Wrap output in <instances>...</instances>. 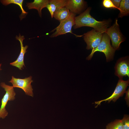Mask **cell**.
<instances>
[{"mask_svg": "<svg viewBox=\"0 0 129 129\" xmlns=\"http://www.w3.org/2000/svg\"><path fill=\"white\" fill-rule=\"evenodd\" d=\"M91 8L89 7L85 11L75 17V25L73 26L75 29L82 27L86 26L93 28L96 30L102 33H105L109 26V20L99 21L90 15Z\"/></svg>", "mask_w": 129, "mask_h": 129, "instance_id": "cell-1", "label": "cell"}, {"mask_svg": "<svg viewBox=\"0 0 129 129\" xmlns=\"http://www.w3.org/2000/svg\"><path fill=\"white\" fill-rule=\"evenodd\" d=\"M110 40L107 34L104 33L100 43L96 48L92 49L91 54L86 58V59L88 60L91 59L94 54L97 51L104 53L107 61L113 58L116 50L111 45Z\"/></svg>", "mask_w": 129, "mask_h": 129, "instance_id": "cell-2", "label": "cell"}, {"mask_svg": "<svg viewBox=\"0 0 129 129\" xmlns=\"http://www.w3.org/2000/svg\"><path fill=\"white\" fill-rule=\"evenodd\" d=\"M76 14L70 12L69 16L65 19L60 22L59 24L52 32H55L50 36L51 38L55 37L60 35L72 32V27L75 24V17Z\"/></svg>", "mask_w": 129, "mask_h": 129, "instance_id": "cell-3", "label": "cell"}, {"mask_svg": "<svg viewBox=\"0 0 129 129\" xmlns=\"http://www.w3.org/2000/svg\"><path fill=\"white\" fill-rule=\"evenodd\" d=\"M0 85L6 92L2 99L0 108V118L3 119L7 116L8 113L5 108L7 103L9 101H13L15 99L16 93L12 86L6 85L4 82H1Z\"/></svg>", "mask_w": 129, "mask_h": 129, "instance_id": "cell-4", "label": "cell"}, {"mask_svg": "<svg viewBox=\"0 0 129 129\" xmlns=\"http://www.w3.org/2000/svg\"><path fill=\"white\" fill-rule=\"evenodd\" d=\"M105 33L111 40L112 47L115 50L118 49L120 44L124 39L120 30L117 19L112 26L107 29Z\"/></svg>", "mask_w": 129, "mask_h": 129, "instance_id": "cell-5", "label": "cell"}, {"mask_svg": "<svg viewBox=\"0 0 129 129\" xmlns=\"http://www.w3.org/2000/svg\"><path fill=\"white\" fill-rule=\"evenodd\" d=\"M129 83V79L127 81H124L122 79H119L112 94L106 99L95 102L94 103L97 105L96 107L100 105L101 103L103 102L108 101L109 103L112 101L114 102L116 101L120 97L123 96L125 93Z\"/></svg>", "mask_w": 129, "mask_h": 129, "instance_id": "cell-6", "label": "cell"}, {"mask_svg": "<svg viewBox=\"0 0 129 129\" xmlns=\"http://www.w3.org/2000/svg\"><path fill=\"white\" fill-rule=\"evenodd\" d=\"M32 78V76H31L23 79L16 78L12 76L11 79L9 82L12 84L14 88H21L24 91L26 95L33 97V89L31 85V83L33 81Z\"/></svg>", "mask_w": 129, "mask_h": 129, "instance_id": "cell-7", "label": "cell"}, {"mask_svg": "<svg viewBox=\"0 0 129 129\" xmlns=\"http://www.w3.org/2000/svg\"><path fill=\"white\" fill-rule=\"evenodd\" d=\"M103 33L93 29L83 35L87 44L86 49L89 50L96 48L100 43Z\"/></svg>", "mask_w": 129, "mask_h": 129, "instance_id": "cell-8", "label": "cell"}, {"mask_svg": "<svg viewBox=\"0 0 129 129\" xmlns=\"http://www.w3.org/2000/svg\"><path fill=\"white\" fill-rule=\"evenodd\" d=\"M115 75L119 79L124 76H129V62L126 57L122 58L117 61L115 67Z\"/></svg>", "mask_w": 129, "mask_h": 129, "instance_id": "cell-9", "label": "cell"}, {"mask_svg": "<svg viewBox=\"0 0 129 129\" xmlns=\"http://www.w3.org/2000/svg\"><path fill=\"white\" fill-rule=\"evenodd\" d=\"M16 38L20 42L21 50L19 56L17 59L11 63L10 65L18 68L20 70L24 69V67H25L24 62V58L25 54L26 52V50L28 48L27 45L24 47L23 44V40L25 39L24 36H21L20 34L18 37L16 35Z\"/></svg>", "mask_w": 129, "mask_h": 129, "instance_id": "cell-10", "label": "cell"}, {"mask_svg": "<svg viewBox=\"0 0 129 129\" xmlns=\"http://www.w3.org/2000/svg\"><path fill=\"white\" fill-rule=\"evenodd\" d=\"M86 5L83 0H67L65 7L70 12L75 14L81 13Z\"/></svg>", "mask_w": 129, "mask_h": 129, "instance_id": "cell-11", "label": "cell"}, {"mask_svg": "<svg viewBox=\"0 0 129 129\" xmlns=\"http://www.w3.org/2000/svg\"><path fill=\"white\" fill-rule=\"evenodd\" d=\"M67 0H49L47 7L51 17H53L54 13L63 7H65Z\"/></svg>", "mask_w": 129, "mask_h": 129, "instance_id": "cell-12", "label": "cell"}, {"mask_svg": "<svg viewBox=\"0 0 129 129\" xmlns=\"http://www.w3.org/2000/svg\"><path fill=\"white\" fill-rule=\"evenodd\" d=\"M49 2V0H34L32 2L27 3L26 6L29 9H36L39 16L41 17L42 10L44 8L47 7Z\"/></svg>", "mask_w": 129, "mask_h": 129, "instance_id": "cell-13", "label": "cell"}, {"mask_svg": "<svg viewBox=\"0 0 129 129\" xmlns=\"http://www.w3.org/2000/svg\"><path fill=\"white\" fill-rule=\"evenodd\" d=\"M70 13L69 10L65 7H64L55 12L53 17L60 22L67 18Z\"/></svg>", "mask_w": 129, "mask_h": 129, "instance_id": "cell-14", "label": "cell"}, {"mask_svg": "<svg viewBox=\"0 0 129 129\" xmlns=\"http://www.w3.org/2000/svg\"><path fill=\"white\" fill-rule=\"evenodd\" d=\"M23 0H0V1L2 5H7L13 3L19 5L20 8L22 13L20 16L21 20L25 17L28 13L23 9L22 7Z\"/></svg>", "mask_w": 129, "mask_h": 129, "instance_id": "cell-15", "label": "cell"}, {"mask_svg": "<svg viewBox=\"0 0 129 129\" xmlns=\"http://www.w3.org/2000/svg\"><path fill=\"white\" fill-rule=\"evenodd\" d=\"M118 9L120 12L118 17L122 18L124 16L128 15L129 13V0H121Z\"/></svg>", "mask_w": 129, "mask_h": 129, "instance_id": "cell-16", "label": "cell"}, {"mask_svg": "<svg viewBox=\"0 0 129 129\" xmlns=\"http://www.w3.org/2000/svg\"><path fill=\"white\" fill-rule=\"evenodd\" d=\"M105 129H123L121 120L116 119L108 124Z\"/></svg>", "mask_w": 129, "mask_h": 129, "instance_id": "cell-17", "label": "cell"}, {"mask_svg": "<svg viewBox=\"0 0 129 129\" xmlns=\"http://www.w3.org/2000/svg\"><path fill=\"white\" fill-rule=\"evenodd\" d=\"M123 129H129V116L127 114L124 115L121 119Z\"/></svg>", "mask_w": 129, "mask_h": 129, "instance_id": "cell-18", "label": "cell"}, {"mask_svg": "<svg viewBox=\"0 0 129 129\" xmlns=\"http://www.w3.org/2000/svg\"><path fill=\"white\" fill-rule=\"evenodd\" d=\"M103 6L107 8H113L118 9L113 4L110 0H104L102 2Z\"/></svg>", "mask_w": 129, "mask_h": 129, "instance_id": "cell-19", "label": "cell"}, {"mask_svg": "<svg viewBox=\"0 0 129 129\" xmlns=\"http://www.w3.org/2000/svg\"><path fill=\"white\" fill-rule=\"evenodd\" d=\"M126 95L125 98V99L126 102V104L128 105V107L129 106V89L126 91L125 93Z\"/></svg>", "mask_w": 129, "mask_h": 129, "instance_id": "cell-20", "label": "cell"}, {"mask_svg": "<svg viewBox=\"0 0 129 129\" xmlns=\"http://www.w3.org/2000/svg\"><path fill=\"white\" fill-rule=\"evenodd\" d=\"M113 5L119 10L118 7L120 4L121 0H111Z\"/></svg>", "mask_w": 129, "mask_h": 129, "instance_id": "cell-21", "label": "cell"}, {"mask_svg": "<svg viewBox=\"0 0 129 129\" xmlns=\"http://www.w3.org/2000/svg\"><path fill=\"white\" fill-rule=\"evenodd\" d=\"M1 64H0V71L2 70V69L1 68Z\"/></svg>", "mask_w": 129, "mask_h": 129, "instance_id": "cell-22", "label": "cell"}]
</instances>
